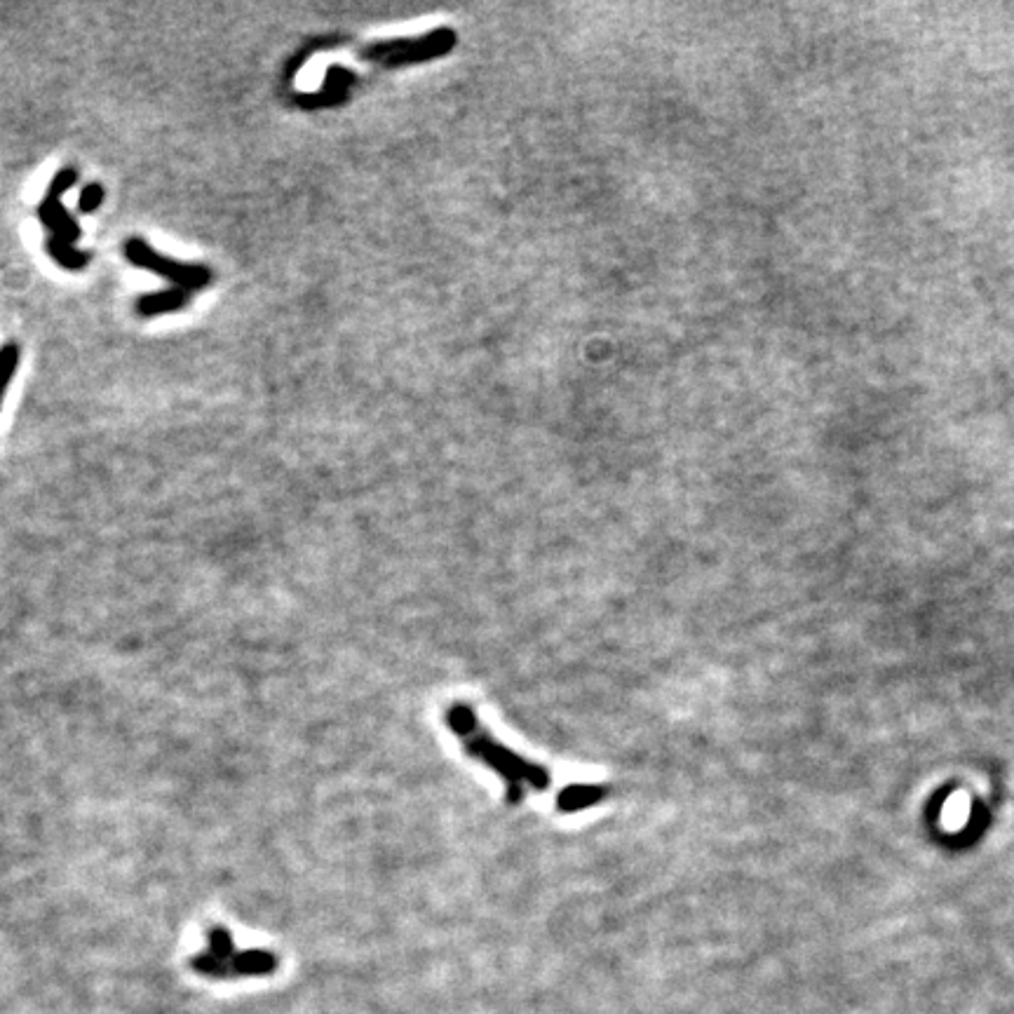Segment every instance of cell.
Here are the masks:
<instances>
[{
    "mask_svg": "<svg viewBox=\"0 0 1014 1014\" xmlns=\"http://www.w3.org/2000/svg\"><path fill=\"white\" fill-rule=\"evenodd\" d=\"M444 723L461 742L465 754L482 766L491 768V773L500 777L507 803L519 806L531 792L543 794L550 789V770L524 759V756L512 752L503 742L493 738L491 730H486L484 723L479 721L477 709L470 702H454V705L446 707Z\"/></svg>",
    "mask_w": 1014,
    "mask_h": 1014,
    "instance_id": "1",
    "label": "cell"
},
{
    "mask_svg": "<svg viewBox=\"0 0 1014 1014\" xmlns=\"http://www.w3.org/2000/svg\"><path fill=\"white\" fill-rule=\"evenodd\" d=\"M191 968L209 979L266 977L280 968V961L273 951H235L231 932L221 925H214L207 932V949L195 953L191 958Z\"/></svg>",
    "mask_w": 1014,
    "mask_h": 1014,
    "instance_id": "2",
    "label": "cell"
},
{
    "mask_svg": "<svg viewBox=\"0 0 1014 1014\" xmlns=\"http://www.w3.org/2000/svg\"><path fill=\"white\" fill-rule=\"evenodd\" d=\"M456 45V29L437 26V29L425 31L421 36L374 40V43L362 45L357 50V57L369 64L381 66V69H404V66H418L442 59L449 52H454Z\"/></svg>",
    "mask_w": 1014,
    "mask_h": 1014,
    "instance_id": "3",
    "label": "cell"
},
{
    "mask_svg": "<svg viewBox=\"0 0 1014 1014\" xmlns=\"http://www.w3.org/2000/svg\"><path fill=\"white\" fill-rule=\"evenodd\" d=\"M123 252H125V259L130 261L132 266L144 268V270H148V273L165 277V280L172 282L174 287L186 289V292H200V289L212 285V280H214V273L207 266L169 259V256H162L160 252H155V249L141 238L127 240Z\"/></svg>",
    "mask_w": 1014,
    "mask_h": 1014,
    "instance_id": "4",
    "label": "cell"
},
{
    "mask_svg": "<svg viewBox=\"0 0 1014 1014\" xmlns=\"http://www.w3.org/2000/svg\"><path fill=\"white\" fill-rule=\"evenodd\" d=\"M78 181V169L76 167H62L57 174H54L50 186L43 195V200L38 202V219L43 221V226L52 233V238H59L64 242H71L76 245L80 240V223L73 219V216L66 212L62 205V198L69 188L76 186Z\"/></svg>",
    "mask_w": 1014,
    "mask_h": 1014,
    "instance_id": "5",
    "label": "cell"
},
{
    "mask_svg": "<svg viewBox=\"0 0 1014 1014\" xmlns=\"http://www.w3.org/2000/svg\"><path fill=\"white\" fill-rule=\"evenodd\" d=\"M611 794V787L606 784H569L557 794V810L564 815H576L583 810H590L597 803L606 801Z\"/></svg>",
    "mask_w": 1014,
    "mask_h": 1014,
    "instance_id": "6",
    "label": "cell"
},
{
    "mask_svg": "<svg viewBox=\"0 0 1014 1014\" xmlns=\"http://www.w3.org/2000/svg\"><path fill=\"white\" fill-rule=\"evenodd\" d=\"M188 303H191V292H186V289H179V287H169V289H162V292L139 296L137 313L141 317L177 313V310L186 308Z\"/></svg>",
    "mask_w": 1014,
    "mask_h": 1014,
    "instance_id": "7",
    "label": "cell"
},
{
    "mask_svg": "<svg viewBox=\"0 0 1014 1014\" xmlns=\"http://www.w3.org/2000/svg\"><path fill=\"white\" fill-rule=\"evenodd\" d=\"M45 249H47V254L52 256V261L59 263V266L66 268V270H83V268H87V263H90V254L83 252V249H78L76 245H71V242H64L59 238L47 240Z\"/></svg>",
    "mask_w": 1014,
    "mask_h": 1014,
    "instance_id": "8",
    "label": "cell"
},
{
    "mask_svg": "<svg viewBox=\"0 0 1014 1014\" xmlns=\"http://www.w3.org/2000/svg\"><path fill=\"white\" fill-rule=\"evenodd\" d=\"M19 357H22V348H19V343L15 341L5 343V346L0 348V409H3L5 392H8L12 376H15V371L19 367Z\"/></svg>",
    "mask_w": 1014,
    "mask_h": 1014,
    "instance_id": "9",
    "label": "cell"
},
{
    "mask_svg": "<svg viewBox=\"0 0 1014 1014\" xmlns=\"http://www.w3.org/2000/svg\"><path fill=\"white\" fill-rule=\"evenodd\" d=\"M101 202H104V186H101V184H87L83 188V191H80L78 209L83 214H92V212H97V209L101 207Z\"/></svg>",
    "mask_w": 1014,
    "mask_h": 1014,
    "instance_id": "10",
    "label": "cell"
}]
</instances>
